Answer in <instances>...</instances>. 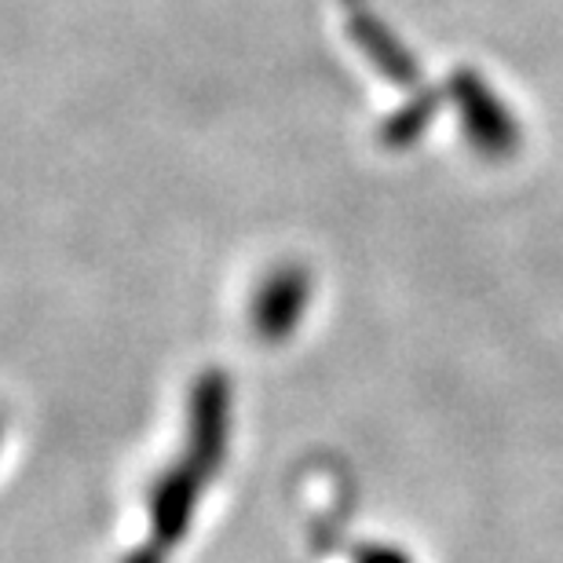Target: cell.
<instances>
[{
  "label": "cell",
  "mask_w": 563,
  "mask_h": 563,
  "mask_svg": "<svg viewBox=\"0 0 563 563\" xmlns=\"http://www.w3.org/2000/svg\"><path fill=\"white\" fill-rule=\"evenodd\" d=\"M443 92L450 103L457 107L461 129H465L468 143L476 146L483 157H509L520 146V129L509 114V107L494 96V88L483 81L476 70L461 66L446 77Z\"/></svg>",
  "instance_id": "1"
},
{
  "label": "cell",
  "mask_w": 563,
  "mask_h": 563,
  "mask_svg": "<svg viewBox=\"0 0 563 563\" xmlns=\"http://www.w3.org/2000/svg\"><path fill=\"white\" fill-rule=\"evenodd\" d=\"M347 37L358 44V52H363L388 81L410 88V92L418 88V81H421L418 59H413V52L377 15H369L366 8L347 11Z\"/></svg>",
  "instance_id": "2"
},
{
  "label": "cell",
  "mask_w": 563,
  "mask_h": 563,
  "mask_svg": "<svg viewBox=\"0 0 563 563\" xmlns=\"http://www.w3.org/2000/svg\"><path fill=\"white\" fill-rule=\"evenodd\" d=\"M308 272L303 267H278L261 286L253 300V325L256 333H264L267 341H282L297 330L303 303H308Z\"/></svg>",
  "instance_id": "3"
},
{
  "label": "cell",
  "mask_w": 563,
  "mask_h": 563,
  "mask_svg": "<svg viewBox=\"0 0 563 563\" xmlns=\"http://www.w3.org/2000/svg\"><path fill=\"white\" fill-rule=\"evenodd\" d=\"M446 92L439 88H413L410 99L402 107H396L391 114L385 118V125L377 129V140L388 146V151H402V146L418 143L421 132L432 125L439 103H443Z\"/></svg>",
  "instance_id": "4"
},
{
  "label": "cell",
  "mask_w": 563,
  "mask_h": 563,
  "mask_svg": "<svg viewBox=\"0 0 563 563\" xmlns=\"http://www.w3.org/2000/svg\"><path fill=\"white\" fill-rule=\"evenodd\" d=\"M341 4H344L347 11H355V8H363V0H341Z\"/></svg>",
  "instance_id": "5"
}]
</instances>
